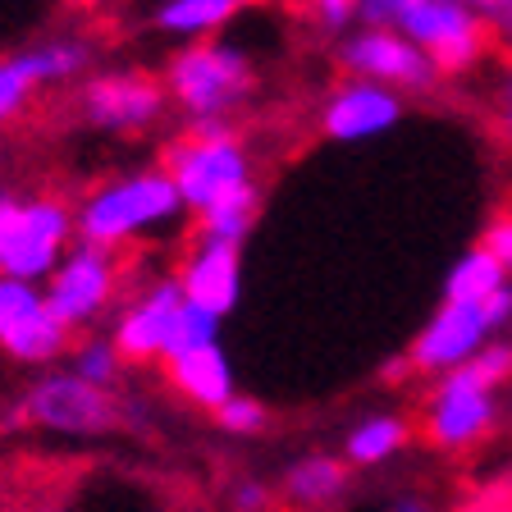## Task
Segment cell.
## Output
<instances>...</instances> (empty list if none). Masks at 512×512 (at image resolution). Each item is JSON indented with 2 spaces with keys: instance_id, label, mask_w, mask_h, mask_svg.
Returning a JSON list of instances; mask_svg holds the SVG:
<instances>
[{
  "instance_id": "cell-1",
  "label": "cell",
  "mask_w": 512,
  "mask_h": 512,
  "mask_svg": "<svg viewBox=\"0 0 512 512\" xmlns=\"http://www.w3.org/2000/svg\"><path fill=\"white\" fill-rule=\"evenodd\" d=\"M183 211L188 206H183L174 179L165 174V165H151V170L119 174V179H106L101 188L87 192L74 206V234L78 243L119 252V247L138 243V238L179 224Z\"/></svg>"
},
{
  "instance_id": "cell-2",
  "label": "cell",
  "mask_w": 512,
  "mask_h": 512,
  "mask_svg": "<svg viewBox=\"0 0 512 512\" xmlns=\"http://www.w3.org/2000/svg\"><path fill=\"white\" fill-rule=\"evenodd\" d=\"M256 92V64L234 42H183L165 64V96L192 119H234Z\"/></svg>"
},
{
  "instance_id": "cell-3",
  "label": "cell",
  "mask_w": 512,
  "mask_h": 512,
  "mask_svg": "<svg viewBox=\"0 0 512 512\" xmlns=\"http://www.w3.org/2000/svg\"><path fill=\"white\" fill-rule=\"evenodd\" d=\"M165 174L174 179L183 206L202 215L206 206L252 183V156L229 119H192L188 133L165 151Z\"/></svg>"
},
{
  "instance_id": "cell-4",
  "label": "cell",
  "mask_w": 512,
  "mask_h": 512,
  "mask_svg": "<svg viewBox=\"0 0 512 512\" xmlns=\"http://www.w3.org/2000/svg\"><path fill=\"white\" fill-rule=\"evenodd\" d=\"M508 325H512V279L485 302H439L426 316V325L412 334V343H407V362H412V371L435 380V375L467 366Z\"/></svg>"
},
{
  "instance_id": "cell-5",
  "label": "cell",
  "mask_w": 512,
  "mask_h": 512,
  "mask_svg": "<svg viewBox=\"0 0 512 512\" xmlns=\"http://www.w3.org/2000/svg\"><path fill=\"white\" fill-rule=\"evenodd\" d=\"M394 28L439 69V78L471 74L485 55V19L462 0H398Z\"/></svg>"
},
{
  "instance_id": "cell-6",
  "label": "cell",
  "mask_w": 512,
  "mask_h": 512,
  "mask_svg": "<svg viewBox=\"0 0 512 512\" xmlns=\"http://www.w3.org/2000/svg\"><path fill=\"white\" fill-rule=\"evenodd\" d=\"M499 426V389L480 380L471 366L435 375L421 407V435L439 453H467Z\"/></svg>"
},
{
  "instance_id": "cell-7",
  "label": "cell",
  "mask_w": 512,
  "mask_h": 512,
  "mask_svg": "<svg viewBox=\"0 0 512 512\" xmlns=\"http://www.w3.org/2000/svg\"><path fill=\"white\" fill-rule=\"evenodd\" d=\"M19 416L32 421V426L51 430V435L96 439L119 426V398H115V389L87 384L83 375H74L64 366V371H42L28 384Z\"/></svg>"
},
{
  "instance_id": "cell-8",
  "label": "cell",
  "mask_w": 512,
  "mask_h": 512,
  "mask_svg": "<svg viewBox=\"0 0 512 512\" xmlns=\"http://www.w3.org/2000/svg\"><path fill=\"white\" fill-rule=\"evenodd\" d=\"M115 293H119V252L78 243V238L42 284L46 307H51V316L69 334L96 325V320L115 307Z\"/></svg>"
},
{
  "instance_id": "cell-9",
  "label": "cell",
  "mask_w": 512,
  "mask_h": 512,
  "mask_svg": "<svg viewBox=\"0 0 512 512\" xmlns=\"http://www.w3.org/2000/svg\"><path fill=\"white\" fill-rule=\"evenodd\" d=\"M334 60L348 78L394 87L398 96H426L439 87V69L416 51L398 28H348L334 46Z\"/></svg>"
},
{
  "instance_id": "cell-10",
  "label": "cell",
  "mask_w": 512,
  "mask_h": 512,
  "mask_svg": "<svg viewBox=\"0 0 512 512\" xmlns=\"http://www.w3.org/2000/svg\"><path fill=\"white\" fill-rule=\"evenodd\" d=\"M74 206L64 197H28L10 220V234L0 243V275L46 284L60 256L74 247Z\"/></svg>"
},
{
  "instance_id": "cell-11",
  "label": "cell",
  "mask_w": 512,
  "mask_h": 512,
  "mask_svg": "<svg viewBox=\"0 0 512 512\" xmlns=\"http://www.w3.org/2000/svg\"><path fill=\"white\" fill-rule=\"evenodd\" d=\"M74 334L51 316L42 284L0 275V352L19 366H55Z\"/></svg>"
},
{
  "instance_id": "cell-12",
  "label": "cell",
  "mask_w": 512,
  "mask_h": 512,
  "mask_svg": "<svg viewBox=\"0 0 512 512\" xmlns=\"http://www.w3.org/2000/svg\"><path fill=\"white\" fill-rule=\"evenodd\" d=\"M170 106L165 96V83H156L151 74H138V69H119V74H92L78 87V110L92 128L101 133H147Z\"/></svg>"
},
{
  "instance_id": "cell-13",
  "label": "cell",
  "mask_w": 512,
  "mask_h": 512,
  "mask_svg": "<svg viewBox=\"0 0 512 512\" xmlns=\"http://www.w3.org/2000/svg\"><path fill=\"white\" fill-rule=\"evenodd\" d=\"M407 115V101L394 87L366 83V78H339L325 92L316 110L320 138L334 147H352V142H375L384 133H394Z\"/></svg>"
},
{
  "instance_id": "cell-14",
  "label": "cell",
  "mask_w": 512,
  "mask_h": 512,
  "mask_svg": "<svg viewBox=\"0 0 512 512\" xmlns=\"http://www.w3.org/2000/svg\"><path fill=\"white\" fill-rule=\"evenodd\" d=\"M179 307H183V288L174 275L156 279L147 284L133 302H124L115 316V339L119 357L133 366H147V362H165L170 352V334H174V320H179Z\"/></svg>"
},
{
  "instance_id": "cell-15",
  "label": "cell",
  "mask_w": 512,
  "mask_h": 512,
  "mask_svg": "<svg viewBox=\"0 0 512 512\" xmlns=\"http://www.w3.org/2000/svg\"><path fill=\"white\" fill-rule=\"evenodd\" d=\"M183 298L206 307L211 316H234L238 302H243V247L234 243H211V238H197L183 256V266L174 270Z\"/></svg>"
},
{
  "instance_id": "cell-16",
  "label": "cell",
  "mask_w": 512,
  "mask_h": 512,
  "mask_svg": "<svg viewBox=\"0 0 512 512\" xmlns=\"http://www.w3.org/2000/svg\"><path fill=\"white\" fill-rule=\"evenodd\" d=\"M165 375H170V389L183 403L202 407L211 416L238 394L234 362H229L224 343H202V348L174 352V357H165Z\"/></svg>"
},
{
  "instance_id": "cell-17",
  "label": "cell",
  "mask_w": 512,
  "mask_h": 512,
  "mask_svg": "<svg viewBox=\"0 0 512 512\" xmlns=\"http://www.w3.org/2000/svg\"><path fill=\"white\" fill-rule=\"evenodd\" d=\"M352 485V467L339 453H325V448H311L302 458H293L279 476V499L298 512H320L334 508V503L348 494Z\"/></svg>"
},
{
  "instance_id": "cell-18",
  "label": "cell",
  "mask_w": 512,
  "mask_h": 512,
  "mask_svg": "<svg viewBox=\"0 0 512 512\" xmlns=\"http://www.w3.org/2000/svg\"><path fill=\"white\" fill-rule=\"evenodd\" d=\"M407 444H412V421L403 412H366L343 430L339 458L352 471H375L389 467L398 453H407Z\"/></svg>"
},
{
  "instance_id": "cell-19",
  "label": "cell",
  "mask_w": 512,
  "mask_h": 512,
  "mask_svg": "<svg viewBox=\"0 0 512 512\" xmlns=\"http://www.w3.org/2000/svg\"><path fill=\"white\" fill-rule=\"evenodd\" d=\"M256 0H156L151 28L174 42H202L211 32H224L238 14H247Z\"/></svg>"
},
{
  "instance_id": "cell-20",
  "label": "cell",
  "mask_w": 512,
  "mask_h": 512,
  "mask_svg": "<svg viewBox=\"0 0 512 512\" xmlns=\"http://www.w3.org/2000/svg\"><path fill=\"white\" fill-rule=\"evenodd\" d=\"M92 42L83 37H51L42 46H28V51L14 55L19 74L32 87H60V83H78V78L92 69Z\"/></svg>"
},
{
  "instance_id": "cell-21",
  "label": "cell",
  "mask_w": 512,
  "mask_h": 512,
  "mask_svg": "<svg viewBox=\"0 0 512 512\" xmlns=\"http://www.w3.org/2000/svg\"><path fill=\"white\" fill-rule=\"evenodd\" d=\"M503 284H508V270H503L480 243H471L467 252H458L453 266L444 270L439 302H485L490 293H499Z\"/></svg>"
},
{
  "instance_id": "cell-22",
  "label": "cell",
  "mask_w": 512,
  "mask_h": 512,
  "mask_svg": "<svg viewBox=\"0 0 512 512\" xmlns=\"http://www.w3.org/2000/svg\"><path fill=\"white\" fill-rule=\"evenodd\" d=\"M256 215H261V192H256V183H247L234 197H224V202L206 206V211L197 215V238L243 247L256 229Z\"/></svg>"
},
{
  "instance_id": "cell-23",
  "label": "cell",
  "mask_w": 512,
  "mask_h": 512,
  "mask_svg": "<svg viewBox=\"0 0 512 512\" xmlns=\"http://www.w3.org/2000/svg\"><path fill=\"white\" fill-rule=\"evenodd\" d=\"M69 371L74 375H83L87 384H101V389H115L119 384V375H124V357H119V348H115V339L110 334H87V339H78V343H69Z\"/></svg>"
},
{
  "instance_id": "cell-24",
  "label": "cell",
  "mask_w": 512,
  "mask_h": 512,
  "mask_svg": "<svg viewBox=\"0 0 512 512\" xmlns=\"http://www.w3.org/2000/svg\"><path fill=\"white\" fill-rule=\"evenodd\" d=\"M220 330H224L220 316H211L206 307H197V302L183 298L179 320H174V334H170V352H165V357L188 352V348H202V343H220Z\"/></svg>"
},
{
  "instance_id": "cell-25",
  "label": "cell",
  "mask_w": 512,
  "mask_h": 512,
  "mask_svg": "<svg viewBox=\"0 0 512 512\" xmlns=\"http://www.w3.org/2000/svg\"><path fill=\"white\" fill-rule=\"evenodd\" d=\"M215 426H220L224 435H234V439H256L270 426V407L252 394H234L220 412H215Z\"/></svg>"
},
{
  "instance_id": "cell-26",
  "label": "cell",
  "mask_w": 512,
  "mask_h": 512,
  "mask_svg": "<svg viewBox=\"0 0 512 512\" xmlns=\"http://www.w3.org/2000/svg\"><path fill=\"white\" fill-rule=\"evenodd\" d=\"M32 92H37V87H32L28 78L19 74V64H14V55H10V60H0V124H10V119H19L23 110H28Z\"/></svg>"
},
{
  "instance_id": "cell-27",
  "label": "cell",
  "mask_w": 512,
  "mask_h": 512,
  "mask_svg": "<svg viewBox=\"0 0 512 512\" xmlns=\"http://www.w3.org/2000/svg\"><path fill=\"white\" fill-rule=\"evenodd\" d=\"M224 503H229V512H270L275 490H270L261 476H238V480H229Z\"/></svg>"
},
{
  "instance_id": "cell-28",
  "label": "cell",
  "mask_w": 512,
  "mask_h": 512,
  "mask_svg": "<svg viewBox=\"0 0 512 512\" xmlns=\"http://www.w3.org/2000/svg\"><path fill=\"white\" fill-rule=\"evenodd\" d=\"M302 5L330 37H343L348 28H357V0H302Z\"/></svg>"
},
{
  "instance_id": "cell-29",
  "label": "cell",
  "mask_w": 512,
  "mask_h": 512,
  "mask_svg": "<svg viewBox=\"0 0 512 512\" xmlns=\"http://www.w3.org/2000/svg\"><path fill=\"white\" fill-rule=\"evenodd\" d=\"M480 247L499 261L503 270H508V279H512V215L503 211V215H494L490 224H485V234H480Z\"/></svg>"
},
{
  "instance_id": "cell-30",
  "label": "cell",
  "mask_w": 512,
  "mask_h": 512,
  "mask_svg": "<svg viewBox=\"0 0 512 512\" xmlns=\"http://www.w3.org/2000/svg\"><path fill=\"white\" fill-rule=\"evenodd\" d=\"M458 512H512V485H485Z\"/></svg>"
},
{
  "instance_id": "cell-31",
  "label": "cell",
  "mask_w": 512,
  "mask_h": 512,
  "mask_svg": "<svg viewBox=\"0 0 512 512\" xmlns=\"http://www.w3.org/2000/svg\"><path fill=\"white\" fill-rule=\"evenodd\" d=\"M398 0H357V23L362 28H394Z\"/></svg>"
},
{
  "instance_id": "cell-32",
  "label": "cell",
  "mask_w": 512,
  "mask_h": 512,
  "mask_svg": "<svg viewBox=\"0 0 512 512\" xmlns=\"http://www.w3.org/2000/svg\"><path fill=\"white\" fill-rule=\"evenodd\" d=\"M380 512H439V503L430 499V494H416V490H403L394 494V499L384 503Z\"/></svg>"
},
{
  "instance_id": "cell-33",
  "label": "cell",
  "mask_w": 512,
  "mask_h": 512,
  "mask_svg": "<svg viewBox=\"0 0 512 512\" xmlns=\"http://www.w3.org/2000/svg\"><path fill=\"white\" fill-rule=\"evenodd\" d=\"M494 115H499L503 138L512 142V69L503 74V83H499V101H494Z\"/></svg>"
},
{
  "instance_id": "cell-34",
  "label": "cell",
  "mask_w": 512,
  "mask_h": 512,
  "mask_svg": "<svg viewBox=\"0 0 512 512\" xmlns=\"http://www.w3.org/2000/svg\"><path fill=\"white\" fill-rule=\"evenodd\" d=\"M462 5H471V10H476L485 23H494V28H499L503 10H508V0H462Z\"/></svg>"
},
{
  "instance_id": "cell-35",
  "label": "cell",
  "mask_w": 512,
  "mask_h": 512,
  "mask_svg": "<svg viewBox=\"0 0 512 512\" xmlns=\"http://www.w3.org/2000/svg\"><path fill=\"white\" fill-rule=\"evenodd\" d=\"M14 211H19V197H14V192H5V188H0V243H5V234H10V220H14Z\"/></svg>"
},
{
  "instance_id": "cell-36",
  "label": "cell",
  "mask_w": 512,
  "mask_h": 512,
  "mask_svg": "<svg viewBox=\"0 0 512 512\" xmlns=\"http://www.w3.org/2000/svg\"><path fill=\"white\" fill-rule=\"evenodd\" d=\"M407 371H412V362H407V352H403V357H389V371H384V380H403Z\"/></svg>"
},
{
  "instance_id": "cell-37",
  "label": "cell",
  "mask_w": 512,
  "mask_h": 512,
  "mask_svg": "<svg viewBox=\"0 0 512 512\" xmlns=\"http://www.w3.org/2000/svg\"><path fill=\"white\" fill-rule=\"evenodd\" d=\"M499 28H503V32H508V37H512V0H508V10H503V19H499Z\"/></svg>"
},
{
  "instance_id": "cell-38",
  "label": "cell",
  "mask_w": 512,
  "mask_h": 512,
  "mask_svg": "<svg viewBox=\"0 0 512 512\" xmlns=\"http://www.w3.org/2000/svg\"><path fill=\"white\" fill-rule=\"evenodd\" d=\"M508 215H512V206H508Z\"/></svg>"
}]
</instances>
